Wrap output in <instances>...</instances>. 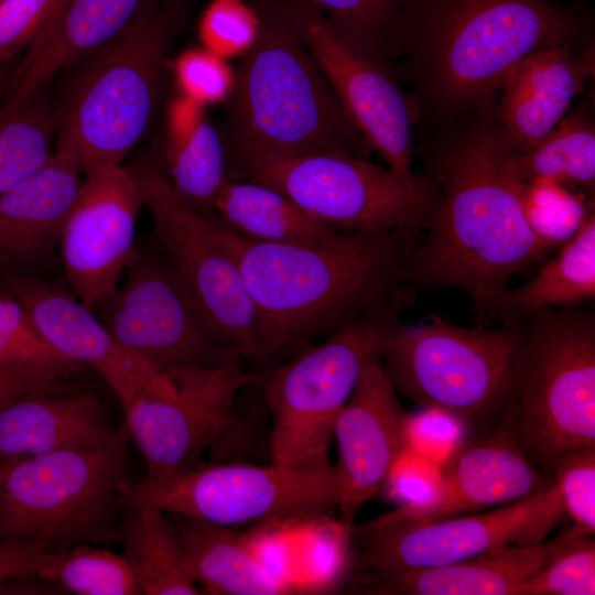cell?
<instances>
[{"label":"cell","instance_id":"cell-44","mask_svg":"<svg viewBox=\"0 0 595 595\" xmlns=\"http://www.w3.org/2000/svg\"><path fill=\"white\" fill-rule=\"evenodd\" d=\"M1 1V0H0Z\"/></svg>","mask_w":595,"mask_h":595},{"label":"cell","instance_id":"cell-32","mask_svg":"<svg viewBox=\"0 0 595 595\" xmlns=\"http://www.w3.org/2000/svg\"><path fill=\"white\" fill-rule=\"evenodd\" d=\"M45 86L0 109V195L41 169L54 153L55 101Z\"/></svg>","mask_w":595,"mask_h":595},{"label":"cell","instance_id":"cell-42","mask_svg":"<svg viewBox=\"0 0 595 595\" xmlns=\"http://www.w3.org/2000/svg\"><path fill=\"white\" fill-rule=\"evenodd\" d=\"M47 554L33 543L0 541V594L13 581L39 575Z\"/></svg>","mask_w":595,"mask_h":595},{"label":"cell","instance_id":"cell-25","mask_svg":"<svg viewBox=\"0 0 595 595\" xmlns=\"http://www.w3.org/2000/svg\"><path fill=\"white\" fill-rule=\"evenodd\" d=\"M151 0H68L28 47L17 66L6 100L44 86L57 73L123 32Z\"/></svg>","mask_w":595,"mask_h":595},{"label":"cell","instance_id":"cell-9","mask_svg":"<svg viewBox=\"0 0 595 595\" xmlns=\"http://www.w3.org/2000/svg\"><path fill=\"white\" fill-rule=\"evenodd\" d=\"M388 324L355 322L260 375L258 383L272 419V463L302 468L333 466L328 452L336 420L366 366L380 354Z\"/></svg>","mask_w":595,"mask_h":595},{"label":"cell","instance_id":"cell-5","mask_svg":"<svg viewBox=\"0 0 595 595\" xmlns=\"http://www.w3.org/2000/svg\"><path fill=\"white\" fill-rule=\"evenodd\" d=\"M183 0L152 3L73 66L55 101L54 155L83 175L123 163L159 111Z\"/></svg>","mask_w":595,"mask_h":595},{"label":"cell","instance_id":"cell-34","mask_svg":"<svg viewBox=\"0 0 595 595\" xmlns=\"http://www.w3.org/2000/svg\"><path fill=\"white\" fill-rule=\"evenodd\" d=\"M39 576L54 583L62 594L142 595L123 554L89 542L48 553Z\"/></svg>","mask_w":595,"mask_h":595},{"label":"cell","instance_id":"cell-43","mask_svg":"<svg viewBox=\"0 0 595 595\" xmlns=\"http://www.w3.org/2000/svg\"><path fill=\"white\" fill-rule=\"evenodd\" d=\"M44 390L51 389H42L25 382L0 376V405L15 397Z\"/></svg>","mask_w":595,"mask_h":595},{"label":"cell","instance_id":"cell-33","mask_svg":"<svg viewBox=\"0 0 595 595\" xmlns=\"http://www.w3.org/2000/svg\"><path fill=\"white\" fill-rule=\"evenodd\" d=\"M84 367L56 351L13 293L0 288V376L42 389L62 388Z\"/></svg>","mask_w":595,"mask_h":595},{"label":"cell","instance_id":"cell-3","mask_svg":"<svg viewBox=\"0 0 595 595\" xmlns=\"http://www.w3.org/2000/svg\"><path fill=\"white\" fill-rule=\"evenodd\" d=\"M256 313L258 365L363 320L397 321L415 295L403 270L422 232L337 231L310 245L259 242L220 227Z\"/></svg>","mask_w":595,"mask_h":595},{"label":"cell","instance_id":"cell-20","mask_svg":"<svg viewBox=\"0 0 595 595\" xmlns=\"http://www.w3.org/2000/svg\"><path fill=\"white\" fill-rule=\"evenodd\" d=\"M4 282L41 336L66 358L94 369L123 409L160 371L123 346L72 293L31 277L10 274Z\"/></svg>","mask_w":595,"mask_h":595},{"label":"cell","instance_id":"cell-31","mask_svg":"<svg viewBox=\"0 0 595 595\" xmlns=\"http://www.w3.org/2000/svg\"><path fill=\"white\" fill-rule=\"evenodd\" d=\"M516 169L527 184L550 181L593 192L595 125L589 104L578 102L536 147L517 154Z\"/></svg>","mask_w":595,"mask_h":595},{"label":"cell","instance_id":"cell-18","mask_svg":"<svg viewBox=\"0 0 595 595\" xmlns=\"http://www.w3.org/2000/svg\"><path fill=\"white\" fill-rule=\"evenodd\" d=\"M552 484L518 444L506 412L496 425L454 452L432 495L380 518L400 524L431 522L510 504Z\"/></svg>","mask_w":595,"mask_h":595},{"label":"cell","instance_id":"cell-36","mask_svg":"<svg viewBox=\"0 0 595 595\" xmlns=\"http://www.w3.org/2000/svg\"><path fill=\"white\" fill-rule=\"evenodd\" d=\"M523 206L534 232L553 245L569 239L593 212L581 197L550 181L528 184Z\"/></svg>","mask_w":595,"mask_h":595},{"label":"cell","instance_id":"cell-27","mask_svg":"<svg viewBox=\"0 0 595 595\" xmlns=\"http://www.w3.org/2000/svg\"><path fill=\"white\" fill-rule=\"evenodd\" d=\"M153 159L188 207L219 224L214 203L227 180L226 153L204 106L181 95L171 100L161 154Z\"/></svg>","mask_w":595,"mask_h":595},{"label":"cell","instance_id":"cell-1","mask_svg":"<svg viewBox=\"0 0 595 595\" xmlns=\"http://www.w3.org/2000/svg\"><path fill=\"white\" fill-rule=\"evenodd\" d=\"M496 100L420 141L436 203L403 270L415 296L458 289L474 299L507 289L555 246L538 236L526 217L528 184L517 172L518 152L497 119Z\"/></svg>","mask_w":595,"mask_h":595},{"label":"cell","instance_id":"cell-38","mask_svg":"<svg viewBox=\"0 0 595 595\" xmlns=\"http://www.w3.org/2000/svg\"><path fill=\"white\" fill-rule=\"evenodd\" d=\"M552 480L573 524L595 534V445L562 454L554 464Z\"/></svg>","mask_w":595,"mask_h":595},{"label":"cell","instance_id":"cell-26","mask_svg":"<svg viewBox=\"0 0 595 595\" xmlns=\"http://www.w3.org/2000/svg\"><path fill=\"white\" fill-rule=\"evenodd\" d=\"M174 521L188 576L203 594L291 595L302 593L266 564L234 528L167 512Z\"/></svg>","mask_w":595,"mask_h":595},{"label":"cell","instance_id":"cell-21","mask_svg":"<svg viewBox=\"0 0 595 595\" xmlns=\"http://www.w3.org/2000/svg\"><path fill=\"white\" fill-rule=\"evenodd\" d=\"M594 42L539 50L505 75L496 116L518 154L543 140L563 119L595 69Z\"/></svg>","mask_w":595,"mask_h":595},{"label":"cell","instance_id":"cell-28","mask_svg":"<svg viewBox=\"0 0 595 595\" xmlns=\"http://www.w3.org/2000/svg\"><path fill=\"white\" fill-rule=\"evenodd\" d=\"M595 298V215L589 213L560 251L533 278L516 289H504L473 299L483 320L519 325L550 306L580 305Z\"/></svg>","mask_w":595,"mask_h":595},{"label":"cell","instance_id":"cell-16","mask_svg":"<svg viewBox=\"0 0 595 595\" xmlns=\"http://www.w3.org/2000/svg\"><path fill=\"white\" fill-rule=\"evenodd\" d=\"M94 312L123 346L160 370L241 359L210 332L162 252L139 249L125 281Z\"/></svg>","mask_w":595,"mask_h":595},{"label":"cell","instance_id":"cell-8","mask_svg":"<svg viewBox=\"0 0 595 595\" xmlns=\"http://www.w3.org/2000/svg\"><path fill=\"white\" fill-rule=\"evenodd\" d=\"M520 324L516 391L507 414L520 447L552 480L562 454L595 445V316L570 305L543 309Z\"/></svg>","mask_w":595,"mask_h":595},{"label":"cell","instance_id":"cell-15","mask_svg":"<svg viewBox=\"0 0 595 595\" xmlns=\"http://www.w3.org/2000/svg\"><path fill=\"white\" fill-rule=\"evenodd\" d=\"M565 510L553 483L523 499L480 512L400 524L380 517L354 524L348 534L357 573L370 574L456 563L497 548L540 543Z\"/></svg>","mask_w":595,"mask_h":595},{"label":"cell","instance_id":"cell-41","mask_svg":"<svg viewBox=\"0 0 595 595\" xmlns=\"http://www.w3.org/2000/svg\"><path fill=\"white\" fill-rule=\"evenodd\" d=\"M323 14L355 24L383 42L399 0H301Z\"/></svg>","mask_w":595,"mask_h":595},{"label":"cell","instance_id":"cell-14","mask_svg":"<svg viewBox=\"0 0 595 595\" xmlns=\"http://www.w3.org/2000/svg\"><path fill=\"white\" fill-rule=\"evenodd\" d=\"M260 375L239 364L161 369L123 409L129 440L141 454L145 480L184 473L239 424L237 393Z\"/></svg>","mask_w":595,"mask_h":595},{"label":"cell","instance_id":"cell-39","mask_svg":"<svg viewBox=\"0 0 595 595\" xmlns=\"http://www.w3.org/2000/svg\"><path fill=\"white\" fill-rule=\"evenodd\" d=\"M180 95L206 107L227 101L235 73L227 60L204 46L184 51L173 64Z\"/></svg>","mask_w":595,"mask_h":595},{"label":"cell","instance_id":"cell-17","mask_svg":"<svg viewBox=\"0 0 595 595\" xmlns=\"http://www.w3.org/2000/svg\"><path fill=\"white\" fill-rule=\"evenodd\" d=\"M143 206L131 166H104L84 175L58 244L71 293L86 307H100L136 258Z\"/></svg>","mask_w":595,"mask_h":595},{"label":"cell","instance_id":"cell-29","mask_svg":"<svg viewBox=\"0 0 595 595\" xmlns=\"http://www.w3.org/2000/svg\"><path fill=\"white\" fill-rule=\"evenodd\" d=\"M214 212L225 228L259 242L310 245L342 231L277 190L246 180H226Z\"/></svg>","mask_w":595,"mask_h":595},{"label":"cell","instance_id":"cell-11","mask_svg":"<svg viewBox=\"0 0 595 595\" xmlns=\"http://www.w3.org/2000/svg\"><path fill=\"white\" fill-rule=\"evenodd\" d=\"M244 180L277 190L342 231L422 232L436 203L424 172L401 176L339 152L267 162Z\"/></svg>","mask_w":595,"mask_h":595},{"label":"cell","instance_id":"cell-7","mask_svg":"<svg viewBox=\"0 0 595 595\" xmlns=\"http://www.w3.org/2000/svg\"><path fill=\"white\" fill-rule=\"evenodd\" d=\"M522 338V324L397 320L383 327L380 357L397 392L477 434L496 425L512 403Z\"/></svg>","mask_w":595,"mask_h":595},{"label":"cell","instance_id":"cell-13","mask_svg":"<svg viewBox=\"0 0 595 595\" xmlns=\"http://www.w3.org/2000/svg\"><path fill=\"white\" fill-rule=\"evenodd\" d=\"M161 252L214 336L258 365L255 306L237 259L213 223L175 193L153 158L131 165Z\"/></svg>","mask_w":595,"mask_h":595},{"label":"cell","instance_id":"cell-12","mask_svg":"<svg viewBox=\"0 0 595 595\" xmlns=\"http://www.w3.org/2000/svg\"><path fill=\"white\" fill-rule=\"evenodd\" d=\"M335 466L302 468L275 463H215L172 477L133 483L130 500L234 528L306 518L337 507Z\"/></svg>","mask_w":595,"mask_h":595},{"label":"cell","instance_id":"cell-23","mask_svg":"<svg viewBox=\"0 0 595 595\" xmlns=\"http://www.w3.org/2000/svg\"><path fill=\"white\" fill-rule=\"evenodd\" d=\"M122 429L93 390L22 394L0 405V461L99 446Z\"/></svg>","mask_w":595,"mask_h":595},{"label":"cell","instance_id":"cell-2","mask_svg":"<svg viewBox=\"0 0 595 595\" xmlns=\"http://www.w3.org/2000/svg\"><path fill=\"white\" fill-rule=\"evenodd\" d=\"M593 23L553 0H399L383 50L429 132L495 100L526 56L594 42Z\"/></svg>","mask_w":595,"mask_h":595},{"label":"cell","instance_id":"cell-37","mask_svg":"<svg viewBox=\"0 0 595 595\" xmlns=\"http://www.w3.org/2000/svg\"><path fill=\"white\" fill-rule=\"evenodd\" d=\"M260 20L245 0H210L199 21L202 46L228 60L242 56L253 45Z\"/></svg>","mask_w":595,"mask_h":595},{"label":"cell","instance_id":"cell-4","mask_svg":"<svg viewBox=\"0 0 595 595\" xmlns=\"http://www.w3.org/2000/svg\"><path fill=\"white\" fill-rule=\"evenodd\" d=\"M260 25L241 57L219 129L227 180L267 162L372 152L275 0H251Z\"/></svg>","mask_w":595,"mask_h":595},{"label":"cell","instance_id":"cell-10","mask_svg":"<svg viewBox=\"0 0 595 595\" xmlns=\"http://www.w3.org/2000/svg\"><path fill=\"white\" fill-rule=\"evenodd\" d=\"M350 120L394 173L411 176L416 115L381 44L364 29L301 0H275Z\"/></svg>","mask_w":595,"mask_h":595},{"label":"cell","instance_id":"cell-22","mask_svg":"<svg viewBox=\"0 0 595 595\" xmlns=\"http://www.w3.org/2000/svg\"><path fill=\"white\" fill-rule=\"evenodd\" d=\"M583 532L572 524L549 541L497 548L447 565L363 574L357 591L376 595H518L521 585Z\"/></svg>","mask_w":595,"mask_h":595},{"label":"cell","instance_id":"cell-35","mask_svg":"<svg viewBox=\"0 0 595 595\" xmlns=\"http://www.w3.org/2000/svg\"><path fill=\"white\" fill-rule=\"evenodd\" d=\"M595 539L583 532L569 541L518 595H594Z\"/></svg>","mask_w":595,"mask_h":595},{"label":"cell","instance_id":"cell-30","mask_svg":"<svg viewBox=\"0 0 595 595\" xmlns=\"http://www.w3.org/2000/svg\"><path fill=\"white\" fill-rule=\"evenodd\" d=\"M117 542L137 574L142 595L203 594L186 572L178 532L167 512L130 500L119 517Z\"/></svg>","mask_w":595,"mask_h":595},{"label":"cell","instance_id":"cell-24","mask_svg":"<svg viewBox=\"0 0 595 595\" xmlns=\"http://www.w3.org/2000/svg\"><path fill=\"white\" fill-rule=\"evenodd\" d=\"M83 174L54 155L36 172L0 195V261H47L77 199Z\"/></svg>","mask_w":595,"mask_h":595},{"label":"cell","instance_id":"cell-19","mask_svg":"<svg viewBox=\"0 0 595 595\" xmlns=\"http://www.w3.org/2000/svg\"><path fill=\"white\" fill-rule=\"evenodd\" d=\"M409 415L380 354L366 366L334 428L340 523L348 532L360 508L388 482L408 442Z\"/></svg>","mask_w":595,"mask_h":595},{"label":"cell","instance_id":"cell-6","mask_svg":"<svg viewBox=\"0 0 595 595\" xmlns=\"http://www.w3.org/2000/svg\"><path fill=\"white\" fill-rule=\"evenodd\" d=\"M129 436L106 444L0 461V541L48 553L117 542L131 498Z\"/></svg>","mask_w":595,"mask_h":595},{"label":"cell","instance_id":"cell-40","mask_svg":"<svg viewBox=\"0 0 595 595\" xmlns=\"http://www.w3.org/2000/svg\"><path fill=\"white\" fill-rule=\"evenodd\" d=\"M68 0L0 1V68L29 47Z\"/></svg>","mask_w":595,"mask_h":595}]
</instances>
